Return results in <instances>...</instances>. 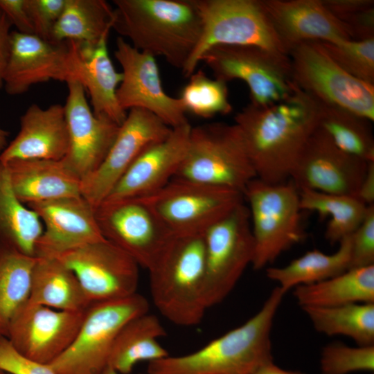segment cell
Instances as JSON below:
<instances>
[{
	"mask_svg": "<svg viewBox=\"0 0 374 374\" xmlns=\"http://www.w3.org/2000/svg\"><path fill=\"white\" fill-rule=\"evenodd\" d=\"M112 21L113 8L106 1L66 0L51 42L74 41L95 46L109 33Z\"/></svg>",
	"mask_w": 374,
	"mask_h": 374,
	"instance_id": "32",
	"label": "cell"
},
{
	"mask_svg": "<svg viewBox=\"0 0 374 374\" xmlns=\"http://www.w3.org/2000/svg\"><path fill=\"white\" fill-rule=\"evenodd\" d=\"M191 127L188 123L172 128L166 138L145 149L104 201L144 197L164 187L182 162Z\"/></svg>",
	"mask_w": 374,
	"mask_h": 374,
	"instance_id": "22",
	"label": "cell"
},
{
	"mask_svg": "<svg viewBox=\"0 0 374 374\" xmlns=\"http://www.w3.org/2000/svg\"><path fill=\"white\" fill-rule=\"evenodd\" d=\"M69 136L64 106L41 108L31 105L20 118L16 137L0 154L6 163L13 159L62 160L68 152Z\"/></svg>",
	"mask_w": 374,
	"mask_h": 374,
	"instance_id": "24",
	"label": "cell"
},
{
	"mask_svg": "<svg viewBox=\"0 0 374 374\" xmlns=\"http://www.w3.org/2000/svg\"><path fill=\"white\" fill-rule=\"evenodd\" d=\"M215 78L227 83L244 81L250 91L251 104L267 106L288 96L296 84L290 56L253 46L217 45L200 57Z\"/></svg>",
	"mask_w": 374,
	"mask_h": 374,
	"instance_id": "10",
	"label": "cell"
},
{
	"mask_svg": "<svg viewBox=\"0 0 374 374\" xmlns=\"http://www.w3.org/2000/svg\"><path fill=\"white\" fill-rule=\"evenodd\" d=\"M320 366L322 374H348L374 371V345L357 347L331 343L323 348Z\"/></svg>",
	"mask_w": 374,
	"mask_h": 374,
	"instance_id": "39",
	"label": "cell"
},
{
	"mask_svg": "<svg viewBox=\"0 0 374 374\" xmlns=\"http://www.w3.org/2000/svg\"><path fill=\"white\" fill-rule=\"evenodd\" d=\"M0 374H10V373L0 369Z\"/></svg>",
	"mask_w": 374,
	"mask_h": 374,
	"instance_id": "51",
	"label": "cell"
},
{
	"mask_svg": "<svg viewBox=\"0 0 374 374\" xmlns=\"http://www.w3.org/2000/svg\"><path fill=\"white\" fill-rule=\"evenodd\" d=\"M3 164L15 194L26 206L82 196L81 179L62 159H17Z\"/></svg>",
	"mask_w": 374,
	"mask_h": 374,
	"instance_id": "25",
	"label": "cell"
},
{
	"mask_svg": "<svg viewBox=\"0 0 374 374\" xmlns=\"http://www.w3.org/2000/svg\"><path fill=\"white\" fill-rule=\"evenodd\" d=\"M101 374H120L118 372H117L115 369H114L110 366H107L104 371L101 373ZM148 374V373H145Z\"/></svg>",
	"mask_w": 374,
	"mask_h": 374,
	"instance_id": "50",
	"label": "cell"
},
{
	"mask_svg": "<svg viewBox=\"0 0 374 374\" xmlns=\"http://www.w3.org/2000/svg\"><path fill=\"white\" fill-rule=\"evenodd\" d=\"M332 253L313 249L282 267H268V278L279 284L285 292L299 285L317 283L339 275L349 269L351 250L350 235L339 242Z\"/></svg>",
	"mask_w": 374,
	"mask_h": 374,
	"instance_id": "31",
	"label": "cell"
},
{
	"mask_svg": "<svg viewBox=\"0 0 374 374\" xmlns=\"http://www.w3.org/2000/svg\"><path fill=\"white\" fill-rule=\"evenodd\" d=\"M140 199L175 236L203 235L244 202L236 190L176 177Z\"/></svg>",
	"mask_w": 374,
	"mask_h": 374,
	"instance_id": "9",
	"label": "cell"
},
{
	"mask_svg": "<svg viewBox=\"0 0 374 374\" xmlns=\"http://www.w3.org/2000/svg\"><path fill=\"white\" fill-rule=\"evenodd\" d=\"M286 292L279 286L260 310L241 326L211 341L197 350L148 363V374H253L273 362L271 332Z\"/></svg>",
	"mask_w": 374,
	"mask_h": 374,
	"instance_id": "3",
	"label": "cell"
},
{
	"mask_svg": "<svg viewBox=\"0 0 374 374\" xmlns=\"http://www.w3.org/2000/svg\"><path fill=\"white\" fill-rule=\"evenodd\" d=\"M294 83L319 103L374 121V85L342 69L319 42L301 43L290 52Z\"/></svg>",
	"mask_w": 374,
	"mask_h": 374,
	"instance_id": "11",
	"label": "cell"
},
{
	"mask_svg": "<svg viewBox=\"0 0 374 374\" xmlns=\"http://www.w3.org/2000/svg\"><path fill=\"white\" fill-rule=\"evenodd\" d=\"M73 271L91 303L136 293L139 265L122 249L103 240L54 256Z\"/></svg>",
	"mask_w": 374,
	"mask_h": 374,
	"instance_id": "14",
	"label": "cell"
},
{
	"mask_svg": "<svg viewBox=\"0 0 374 374\" xmlns=\"http://www.w3.org/2000/svg\"><path fill=\"white\" fill-rule=\"evenodd\" d=\"M143 295L91 303L69 347L48 365L56 374H101L119 332L131 319L149 312Z\"/></svg>",
	"mask_w": 374,
	"mask_h": 374,
	"instance_id": "8",
	"label": "cell"
},
{
	"mask_svg": "<svg viewBox=\"0 0 374 374\" xmlns=\"http://www.w3.org/2000/svg\"><path fill=\"white\" fill-rule=\"evenodd\" d=\"M189 78L179 97L186 112L204 118L231 112L226 82L211 79L202 70L194 72Z\"/></svg>",
	"mask_w": 374,
	"mask_h": 374,
	"instance_id": "37",
	"label": "cell"
},
{
	"mask_svg": "<svg viewBox=\"0 0 374 374\" xmlns=\"http://www.w3.org/2000/svg\"><path fill=\"white\" fill-rule=\"evenodd\" d=\"M262 3L289 53L306 42L334 43L351 39L344 24L321 0H262Z\"/></svg>",
	"mask_w": 374,
	"mask_h": 374,
	"instance_id": "23",
	"label": "cell"
},
{
	"mask_svg": "<svg viewBox=\"0 0 374 374\" xmlns=\"http://www.w3.org/2000/svg\"><path fill=\"white\" fill-rule=\"evenodd\" d=\"M302 307H332L374 303V265L348 269L323 281L294 287Z\"/></svg>",
	"mask_w": 374,
	"mask_h": 374,
	"instance_id": "29",
	"label": "cell"
},
{
	"mask_svg": "<svg viewBox=\"0 0 374 374\" xmlns=\"http://www.w3.org/2000/svg\"><path fill=\"white\" fill-rule=\"evenodd\" d=\"M369 162L341 150L317 127L299 154L290 180L298 189L357 197Z\"/></svg>",
	"mask_w": 374,
	"mask_h": 374,
	"instance_id": "17",
	"label": "cell"
},
{
	"mask_svg": "<svg viewBox=\"0 0 374 374\" xmlns=\"http://www.w3.org/2000/svg\"><path fill=\"white\" fill-rule=\"evenodd\" d=\"M350 238L349 269L374 265V204L367 206L362 222Z\"/></svg>",
	"mask_w": 374,
	"mask_h": 374,
	"instance_id": "40",
	"label": "cell"
},
{
	"mask_svg": "<svg viewBox=\"0 0 374 374\" xmlns=\"http://www.w3.org/2000/svg\"><path fill=\"white\" fill-rule=\"evenodd\" d=\"M301 210L317 212L328 217L325 238L331 244L339 243L350 235L362 222L367 206L357 197L299 188Z\"/></svg>",
	"mask_w": 374,
	"mask_h": 374,
	"instance_id": "34",
	"label": "cell"
},
{
	"mask_svg": "<svg viewBox=\"0 0 374 374\" xmlns=\"http://www.w3.org/2000/svg\"><path fill=\"white\" fill-rule=\"evenodd\" d=\"M148 271L152 300L165 318L186 327L202 321L208 308L203 235L175 236Z\"/></svg>",
	"mask_w": 374,
	"mask_h": 374,
	"instance_id": "4",
	"label": "cell"
},
{
	"mask_svg": "<svg viewBox=\"0 0 374 374\" xmlns=\"http://www.w3.org/2000/svg\"><path fill=\"white\" fill-rule=\"evenodd\" d=\"M325 7L338 19L354 12L374 7L373 0H321Z\"/></svg>",
	"mask_w": 374,
	"mask_h": 374,
	"instance_id": "45",
	"label": "cell"
},
{
	"mask_svg": "<svg viewBox=\"0 0 374 374\" xmlns=\"http://www.w3.org/2000/svg\"><path fill=\"white\" fill-rule=\"evenodd\" d=\"M254 240L252 267L260 269L304 238L298 188L289 180L271 184L255 178L243 193Z\"/></svg>",
	"mask_w": 374,
	"mask_h": 374,
	"instance_id": "6",
	"label": "cell"
},
{
	"mask_svg": "<svg viewBox=\"0 0 374 374\" xmlns=\"http://www.w3.org/2000/svg\"><path fill=\"white\" fill-rule=\"evenodd\" d=\"M175 177L243 194L256 174L237 125L217 122L191 127L187 150Z\"/></svg>",
	"mask_w": 374,
	"mask_h": 374,
	"instance_id": "5",
	"label": "cell"
},
{
	"mask_svg": "<svg viewBox=\"0 0 374 374\" xmlns=\"http://www.w3.org/2000/svg\"><path fill=\"white\" fill-rule=\"evenodd\" d=\"M12 26L7 16L0 8V89L3 86V75L10 53Z\"/></svg>",
	"mask_w": 374,
	"mask_h": 374,
	"instance_id": "46",
	"label": "cell"
},
{
	"mask_svg": "<svg viewBox=\"0 0 374 374\" xmlns=\"http://www.w3.org/2000/svg\"><path fill=\"white\" fill-rule=\"evenodd\" d=\"M194 1L204 30L193 57L181 71L185 77L189 78L195 72L202 55L217 45L253 46L289 56L262 0Z\"/></svg>",
	"mask_w": 374,
	"mask_h": 374,
	"instance_id": "7",
	"label": "cell"
},
{
	"mask_svg": "<svg viewBox=\"0 0 374 374\" xmlns=\"http://www.w3.org/2000/svg\"><path fill=\"white\" fill-rule=\"evenodd\" d=\"M166 335L154 314L146 312L129 321L114 341L108 365L120 374L130 373L140 362H151L169 355L159 339Z\"/></svg>",
	"mask_w": 374,
	"mask_h": 374,
	"instance_id": "28",
	"label": "cell"
},
{
	"mask_svg": "<svg viewBox=\"0 0 374 374\" xmlns=\"http://www.w3.org/2000/svg\"><path fill=\"white\" fill-rule=\"evenodd\" d=\"M28 302L71 312H85L92 303L73 271L48 256L36 257Z\"/></svg>",
	"mask_w": 374,
	"mask_h": 374,
	"instance_id": "27",
	"label": "cell"
},
{
	"mask_svg": "<svg viewBox=\"0 0 374 374\" xmlns=\"http://www.w3.org/2000/svg\"><path fill=\"white\" fill-rule=\"evenodd\" d=\"M351 39H374V7L354 12L340 20Z\"/></svg>",
	"mask_w": 374,
	"mask_h": 374,
	"instance_id": "43",
	"label": "cell"
},
{
	"mask_svg": "<svg viewBox=\"0 0 374 374\" xmlns=\"http://www.w3.org/2000/svg\"><path fill=\"white\" fill-rule=\"evenodd\" d=\"M0 8L12 25L23 34L35 35L26 7V0H0Z\"/></svg>",
	"mask_w": 374,
	"mask_h": 374,
	"instance_id": "44",
	"label": "cell"
},
{
	"mask_svg": "<svg viewBox=\"0 0 374 374\" xmlns=\"http://www.w3.org/2000/svg\"><path fill=\"white\" fill-rule=\"evenodd\" d=\"M9 136V132L0 128V154L7 147V138Z\"/></svg>",
	"mask_w": 374,
	"mask_h": 374,
	"instance_id": "49",
	"label": "cell"
},
{
	"mask_svg": "<svg viewBox=\"0 0 374 374\" xmlns=\"http://www.w3.org/2000/svg\"><path fill=\"white\" fill-rule=\"evenodd\" d=\"M85 312L59 310L28 302L12 319L7 338L22 355L49 364L71 344Z\"/></svg>",
	"mask_w": 374,
	"mask_h": 374,
	"instance_id": "19",
	"label": "cell"
},
{
	"mask_svg": "<svg viewBox=\"0 0 374 374\" xmlns=\"http://www.w3.org/2000/svg\"><path fill=\"white\" fill-rule=\"evenodd\" d=\"M43 232L37 214L15 194L5 164L0 161V243L35 257V248Z\"/></svg>",
	"mask_w": 374,
	"mask_h": 374,
	"instance_id": "30",
	"label": "cell"
},
{
	"mask_svg": "<svg viewBox=\"0 0 374 374\" xmlns=\"http://www.w3.org/2000/svg\"><path fill=\"white\" fill-rule=\"evenodd\" d=\"M109 33L93 46L78 42L76 80L88 92L93 114L105 116L121 125L127 113L121 107L116 91L123 76L116 71L109 55Z\"/></svg>",
	"mask_w": 374,
	"mask_h": 374,
	"instance_id": "26",
	"label": "cell"
},
{
	"mask_svg": "<svg viewBox=\"0 0 374 374\" xmlns=\"http://www.w3.org/2000/svg\"><path fill=\"white\" fill-rule=\"evenodd\" d=\"M66 0H26V7L34 34L51 42L55 25L64 10Z\"/></svg>",
	"mask_w": 374,
	"mask_h": 374,
	"instance_id": "41",
	"label": "cell"
},
{
	"mask_svg": "<svg viewBox=\"0 0 374 374\" xmlns=\"http://www.w3.org/2000/svg\"><path fill=\"white\" fill-rule=\"evenodd\" d=\"M357 198L366 206L374 204V161L368 163Z\"/></svg>",
	"mask_w": 374,
	"mask_h": 374,
	"instance_id": "47",
	"label": "cell"
},
{
	"mask_svg": "<svg viewBox=\"0 0 374 374\" xmlns=\"http://www.w3.org/2000/svg\"><path fill=\"white\" fill-rule=\"evenodd\" d=\"M66 84L68 96L64 106L69 146L62 160L82 181L100 166L120 125L105 116L93 114L80 82L71 80Z\"/></svg>",
	"mask_w": 374,
	"mask_h": 374,
	"instance_id": "20",
	"label": "cell"
},
{
	"mask_svg": "<svg viewBox=\"0 0 374 374\" xmlns=\"http://www.w3.org/2000/svg\"><path fill=\"white\" fill-rule=\"evenodd\" d=\"M318 127L344 152L368 162L374 161V137L368 119L340 107L319 103Z\"/></svg>",
	"mask_w": 374,
	"mask_h": 374,
	"instance_id": "36",
	"label": "cell"
},
{
	"mask_svg": "<svg viewBox=\"0 0 374 374\" xmlns=\"http://www.w3.org/2000/svg\"><path fill=\"white\" fill-rule=\"evenodd\" d=\"M208 308L221 303L252 264L254 240L244 202L203 234Z\"/></svg>",
	"mask_w": 374,
	"mask_h": 374,
	"instance_id": "12",
	"label": "cell"
},
{
	"mask_svg": "<svg viewBox=\"0 0 374 374\" xmlns=\"http://www.w3.org/2000/svg\"><path fill=\"white\" fill-rule=\"evenodd\" d=\"M302 308L318 332L348 337L361 346L374 345V303Z\"/></svg>",
	"mask_w": 374,
	"mask_h": 374,
	"instance_id": "35",
	"label": "cell"
},
{
	"mask_svg": "<svg viewBox=\"0 0 374 374\" xmlns=\"http://www.w3.org/2000/svg\"><path fill=\"white\" fill-rule=\"evenodd\" d=\"M78 58V42L54 43L35 35L12 31L3 75L5 90L10 95H18L39 82L76 80Z\"/></svg>",
	"mask_w": 374,
	"mask_h": 374,
	"instance_id": "15",
	"label": "cell"
},
{
	"mask_svg": "<svg viewBox=\"0 0 374 374\" xmlns=\"http://www.w3.org/2000/svg\"><path fill=\"white\" fill-rule=\"evenodd\" d=\"M116 44L114 56L123 76L116 91L121 107L125 111L148 110L171 128L188 123L181 100L163 89L154 57L136 49L121 37H117Z\"/></svg>",
	"mask_w": 374,
	"mask_h": 374,
	"instance_id": "18",
	"label": "cell"
},
{
	"mask_svg": "<svg viewBox=\"0 0 374 374\" xmlns=\"http://www.w3.org/2000/svg\"><path fill=\"white\" fill-rule=\"evenodd\" d=\"M253 374H305L299 371H289L283 369L273 362L267 363L258 368Z\"/></svg>",
	"mask_w": 374,
	"mask_h": 374,
	"instance_id": "48",
	"label": "cell"
},
{
	"mask_svg": "<svg viewBox=\"0 0 374 374\" xmlns=\"http://www.w3.org/2000/svg\"><path fill=\"white\" fill-rule=\"evenodd\" d=\"M319 103L296 84L284 99L267 106L249 103L235 117L256 178L288 181L305 144L318 127Z\"/></svg>",
	"mask_w": 374,
	"mask_h": 374,
	"instance_id": "1",
	"label": "cell"
},
{
	"mask_svg": "<svg viewBox=\"0 0 374 374\" xmlns=\"http://www.w3.org/2000/svg\"><path fill=\"white\" fill-rule=\"evenodd\" d=\"M114 28L136 49L162 56L181 71L201 40L204 24L194 0H114Z\"/></svg>",
	"mask_w": 374,
	"mask_h": 374,
	"instance_id": "2",
	"label": "cell"
},
{
	"mask_svg": "<svg viewBox=\"0 0 374 374\" xmlns=\"http://www.w3.org/2000/svg\"><path fill=\"white\" fill-rule=\"evenodd\" d=\"M171 130L148 110L130 109L100 166L82 181L81 195L95 208L108 197L141 153L166 138Z\"/></svg>",
	"mask_w": 374,
	"mask_h": 374,
	"instance_id": "16",
	"label": "cell"
},
{
	"mask_svg": "<svg viewBox=\"0 0 374 374\" xmlns=\"http://www.w3.org/2000/svg\"><path fill=\"white\" fill-rule=\"evenodd\" d=\"M319 42L330 58L346 72L374 85V39Z\"/></svg>",
	"mask_w": 374,
	"mask_h": 374,
	"instance_id": "38",
	"label": "cell"
},
{
	"mask_svg": "<svg viewBox=\"0 0 374 374\" xmlns=\"http://www.w3.org/2000/svg\"><path fill=\"white\" fill-rule=\"evenodd\" d=\"M43 224L35 257H52L67 250L103 240L94 208L82 197H69L27 205Z\"/></svg>",
	"mask_w": 374,
	"mask_h": 374,
	"instance_id": "21",
	"label": "cell"
},
{
	"mask_svg": "<svg viewBox=\"0 0 374 374\" xmlns=\"http://www.w3.org/2000/svg\"><path fill=\"white\" fill-rule=\"evenodd\" d=\"M0 369L10 374H56L48 364L20 354L6 337H0Z\"/></svg>",
	"mask_w": 374,
	"mask_h": 374,
	"instance_id": "42",
	"label": "cell"
},
{
	"mask_svg": "<svg viewBox=\"0 0 374 374\" xmlns=\"http://www.w3.org/2000/svg\"><path fill=\"white\" fill-rule=\"evenodd\" d=\"M35 261L0 243V337H7L12 319L29 301Z\"/></svg>",
	"mask_w": 374,
	"mask_h": 374,
	"instance_id": "33",
	"label": "cell"
},
{
	"mask_svg": "<svg viewBox=\"0 0 374 374\" xmlns=\"http://www.w3.org/2000/svg\"><path fill=\"white\" fill-rule=\"evenodd\" d=\"M101 234L150 269L175 235L140 198L104 201L94 208Z\"/></svg>",
	"mask_w": 374,
	"mask_h": 374,
	"instance_id": "13",
	"label": "cell"
}]
</instances>
